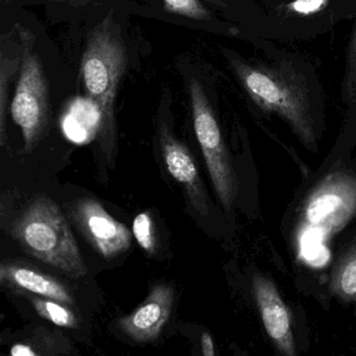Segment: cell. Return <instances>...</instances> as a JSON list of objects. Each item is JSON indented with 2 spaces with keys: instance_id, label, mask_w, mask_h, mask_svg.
Masks as SVG:
<instances>
[{
  "instance_id": "obj_1",
  "label": "cell",
  "mask_w": 356,
  "mask_h": 356,
  "mask_svg": "<svg viewBox=\"0 0 356 356\" xmlns=\"http://www.w3.org/2000/svg\"><path fill=\"white\" fill-rule=\"evenodd\" d=\"M230 62L252 101L280 116L306 147L316 151V120L305 76L285 62L249 64L233 58Z\"/></svg>"
},
{
  "instance_id": "obj_8",
  "label": "cell",
  "mask_w": 356,
  "mask_h": 356,
  "mask_svg": "<svg viewBox=\"0 0 356 356\" xmlns=\"http://www.w3.org/2000/svg\"><path fill=\"white\" fill-rule=\"evenodd\" d=\"M256 305L270 341L283 355H297L291 329V312L274 283L261 274H254Z\"/></svg>"
},
{
  "instance_id": "obj_4",
  "label": "cell",
  "mask_w": 356,
  "mask_h": 356,
  "mask_svg": "<svg viewBox=\"0 0 356 356\" xmlns=\"http://www.w3.org/2000/svg\"><path fill=\"white\" fill-rule=\"evenodd\" d=\"M11 235L33 257L72 278L86 276V264L59 206L47 195H37L19 212Z\"/></svg>"
},
{
  "instance_id": "obj_20",
  "label": "cell",
  "mask_w": 356,
  "mask_h": 356,
  "mask_svg": "<svg viewBox=\"0 0 356 356\" xmlns=\"http://www.w3.org/2000/svg\"><path fill=\"white\" fill-rule=\"evenodd\" d=\"M11 354L13 356H37V352L35 351V349H33L31 346L22 345V343L13 346Z\"/></svg>"
},
{
  "instance_id": "obj_10",
  "label": "cell",
  "mask_w": 356,
  "mask_h": 356,
  "mask_svg": "<svg viewBox=\"0 0 356 356\" xmlns=\"http://www.w3.org/2000/svg\"><path fill=\"white\" fill-rule=\"evenodd\" d=\"M175 302L172 285L160 283L136 310L118 321L120 330L137 343L155 341L170 320Z\"/></svg>"
},
{
  "instance_id": "obj_3",
  "label": "cell",
  "mask_w": 356,
  "mask_h": 356,
  "mask_svg": "<svg viewBox=\"0 0 356 356\" xmlns=\"http://www.w3.org/2000/svg\"><path fill=\"white\" fill-rule=\"evenodd\" d=\"M356 218V172L337 170L326 175L302 205L295 230L299 258L318 260L330 243Z\"/></svg>"
},
{
  "instance_id": "obj_11",
  "label": "cell",
  "mask_w": 356,
  "mask_h": 356,
  "mask_svg": "<svg viewBox=\"0 0 356 356\" xmlns=\"http://www.w3.org/2000/svg\"><path fill=\"white\" fill-rule=\"evenodd\" d=\"M0 283L13 291L34 293L68 306L74 304V296L64 283L28 264L3 261L0 266Z\"/></svg>"
},
{
  "instance_id": "obj_5",
  "label": "cell",
  "mask_w": 356,
  "mask_h": 356,
  "mask_svg": "<svg viewBox=\"0 0 356 356\" xmlns=\"http://www.w3.org/2000/svg\"><path fill=\"white\" fill-rule=\"evenodd\" d=\"M22 63L19 79L11 105L12 118L22 129L24 154L35 149L44 136L51 118L49 82L36 51V36L18 26Z\"/></svg>"
},
{
  "instance_id": "obj_9",
  "label": "cell",
  "mask_w": 356,
  "mask_h": 356,
  "mask_svg": "<svg viewBox=\"0 0 356 356\" xmlns=\"http://www.w3.org/2000/svg\"><path fill=\"white\" fill-rule=\"evenodd\" d=\"M160 145L170 176L184 189L185 195L193 209L200 216H208L210 203L207 191L186 145L175 137L165 126L160 130Z\"/></svg>"
},
{
  "instance_id": "obj_2",
  "label": "cell",
  "mask_w": 356,
  "mask_h": 356,
  "mask_svg": "<svg viewBox=\"0 0 356 356\" xmlns=\"http://www.w3.org/2000/svg\"><path fill=\"white\" fill-rule=\"evenodd\" d=\"M129 57L120 26L109 14L89 33L81 61L80 76L86 97L101 108L99 145L109 164L116 149L115 101Z\"/></svg>"
},
{
  "instance_id": "obj_17",
  "label": "cell",
  "mask_w": 356,
  "mask_h": 356,
  "mask_svg": "<svg viewBox=\"0 0 356 356\" xmlns=\"http://www.w3.org/2000/svg\"><path fill=\"white\" fill-rule=\"evenodd\" d=\"M341 97L346 104H356V22L350 36L346 51Z\"/></svg>"
},
{
  "instance_id": "obj_6",
  "label": "cell",
  "mask_w": 356,
  "mask_h": 356,
  "mask_svg": "<svg viewBox=\"0 0 356 356\" xmlns=\"http://www.w3.org/2000/svg\"><path fill=\"white\" fill-rule=\"evenodd\" d=\"M189 95L195 136L201 147L214 191L224 209L230 212L238 191L236 172L230 154L211 105L197 79H191Z\"/></svg>"
},
{
  "instance_id": "obj_13",
  "label": "cell",
  "mask_w": 356,
  "mask_h": 356,
  "mask_svg": "<svg viewBox=\"0 0 356 356\" xmlns=\"http://www.w3.org/2000/svg\"><path fill=\"white\" fill-rule=\"evenodd\" d=\"M329 291L343 302L356 301V238L341 252L331 268Z\"/></svg>"
},
{
  "instance_id": "obj_12",
  "label": "cell",
  "mask_w": 356,
  "mask_h": 356,
  "mask_svg": "<svg viewBox=\"0 0 356 356\" xmlns=\"http://www.w3.org/2000/svg\"><path fill=\"white\" fill-rule=\"evenodd\" d=\"M101 127V108L89 97L76 99L70 104L62 120V130L66 138L79 145L93 140Z\"/></svg>"
},
{
  "instance_id": "obj_19",
  "label": "cell",
  "mask_w": 356,
  "mask_h": 356,
  "mask_svg": "<svg viewBox=\"0 0 356 356\" xmlns=\"http://www.w3.org/2000/svg\"><path fill=\"white\" fill-rule=\"evenodd\" d=\"M202 352L205 356L216 355V350H214V343L212 341L211 335L208 332H204L201 337Z\"/></svg>"
},
{
  "instance_id": "obj_7",
  "label": "cell",
  "mask_w": 356,
  "mask_h": 356,
  "mask_svg": "<svg viewBox=\"0 0 356 356\" xmlns=\"http://www.w3.org/2000/svg\"><path fill=\"white\" fill-rule=\"evenodd\" d=\"M70 218L91 247L105 259H113L130 249L132 236L92 197H82L70 208Z\"/></svg>"
},
{
  "instance_id": "obj_18",
  "label": "cell",
  "mask_w": 356,
  "mask_h": 356,
  "mask_svg": "<svg viewBox=\"0 0 356 356\" xmlns=\"http://www.w3.org/2000/svg\"><path fill=\"white\" fill-rule=\"evenodd\" d=\"M133 234L138 245L149 255L156 251V237L154 222L149 212H141L133 222Z\"/></svg>"
},
{
  "instance_id": "obj_15",
  "label": "cell",
  "mask_w": 356,
  "mask_h": 356,
  "mask_svg": "<svg viewBox=\"0 0 356 356\" xmlns=\"http://www.w3.org/2000/svg\"><path fill=\"white\" fill-rule=\"evenodd\" d=\"M164 9L168 13L195 20L211 19V13L204 3L216 7L226 8L224 0H163Z\"/></svg>"
},
{
  "instance_id": "obj_14",
  "label": "cell",
  "mask_w": 356,
  "mask_h": 356,
  "mask_svg": "<svg viewBox=\"0 0 356 356\" xmlns=\"http://www.w3.org/2000/svg\"><path fill=\"white\" fill-rule=\"evenodd\" d=\"M28 298L41 318L60 327L78 328V318L66 304L30 293H28Z\"/></svg>"
},
{
  "instance_id": "obj_16",
  "label": "cell",
  "mask_w": 356,
  "mask_h": 356,
  "mask_svg": "<svg viewBox=\"0 0 356 356\" xmlns=\"http://www.w3.org/2000/svg\"><path fill=\"white\" fill-rule=\"evenodd\" d=\"M22 58L10 59L5 55H1V65H0V145L5 147L7 143V108H8V85L10 79L16 70H19Z\"/></svg>"
},
{
  "instance_id": "obj_21",
  "label": "cell",
  "mask_w": 356,
  "mask_h": 356,
  "mask_svg": "<svg viewBox=\"0 0 356 356\" xmlns=\"http://www.w3.org/2000/svg\"><path fill=\"white\" fill-rule=\"evenodd\" d=\"M41 1H47V3H67L72 7H82V6L88 3L90 0H41Z\"/></svg>"
}]
</instances>
